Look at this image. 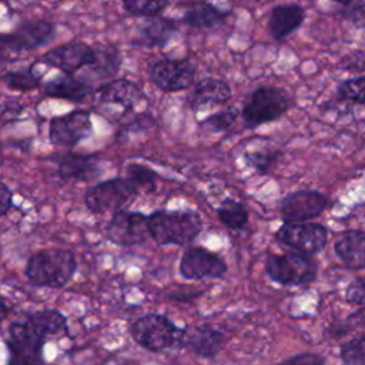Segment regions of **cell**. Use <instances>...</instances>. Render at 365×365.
I'll list each match as a JSON object with an SVG mask.
<instances>
[{"mask_svg":"<svg viewBox=\"0 0 365 365\" xmlns=\"http://www.w3.org/2000/svg\"><path fill=\"white\" fill-rule=\"evenodd\" d=\"M96 93L91 84L83 81L80 77L70 74H60L53 77L43 86V94L54 98H64L74 103H81Z\"/></svg>","mask_w":365,"mask_h":365,"instance_id":"cell-22","label":"cell"},{"mask_svg":"<svg viewBox=\"0 0 365 365\" xmlns=\"http://www.w3.org/2000/svg\"><path fill=\"white\" fill-rule=\"evenodd\" d=\"M121 66V54L115 46H96V60L88 70L94 80H108L114 77Z\"/></svg>","mask_w":365,"mask_h":365,"instance_id":"cell-25","label":"cell"},{"mask_svg":"<svg viewBox=\"0 0 365 365\" xmlns=\"http://www.w3.org/2000/svg\"><path fill=\"white\" fill-rule=\"evenodd\" d=\"M94 94L100 103L118 104L125 110L133 108L141 98H144L141 87L128 78H117L103 83Z\"/></svg>","mask_w":365,"mask_h":365,"instance_id":"cell-19","label":"cell"},{"mask_svg":"<svg viewBox=\"0 0 365 365\" xmlns=\"http://www.w3.org/2000/svg\"><path fill=\"white\" fill-rule=\"evenodd\" d=\"M130 332L140 346L153 352H160L177 344H182L185 329L178 328L165 315L145 314L131 324Z\"/></svg>","mask_w":365,"mask_h":365,"instance_id":"cell-5","label":"cell"},{"mask_svg":"<svg viewBox=\"0 0 365 365\" xmlns=\"http://www.w3.org/2000/svg\"><path fill=\"white\" fill-rule=\"evenodd\" d=\"M279 365H325V361L322 356L317 354H298L294 355L285 361H282Z\"/></svg>","mask_w":365,"mask_h":365,"instance_id":"cell-38","label":"cell"},{"mask_svg":"<svg viewBox=\"0 0 365 365\" xmlns=\"http://www.w3.org/2000/svg\"><path fill=\"white\" fill-rule=\"evenodd\" d=\"M93 133L91 115L87 110H73L67 114L53 117L48 124L51 144L71 148L84 141Z\"/></svg>","mask_w":365,"mask_h":365,"instance_id":"cell-12","label":"cell"},{"mask_svg":"<svg viewBox=\"0 0 365 365\" xmlns=\"http://www.w3.org/2000/svg\"><path fill=\"white\" fill-rule=\"evenodd\" d=\"M178 269L185 279L221 278L227 272V264L218 254L204 247H190L182 252Z\"/></svg>","mask_w":365,"mask_h":365,"instance_id":"cell-15","label":"cell"},{"mask_svg":"<svg viewBox=\"0 0 365 365\" xmlns=\"http://www.w3.org/2000/svg\"><path fill=\"white\" fill-rule=\"evenodd\" d=\"M56 34V24L47 20H27L10 33L1 34V48L11 53L33 51L48 44Z\"/></svg>","mask_w":365,"mask_h":365,"instance_id":"cell-11","label":"cell"},{"mask_svg":"<svg viewBox=\"0 0 365 365\" xmlns=\"http://www.w3.org/2000/svg\"><path fill=\"white\" fill-rule=\"evenodd\" d=\"M345 297L348 302L365 307V277L351 282L346 288Z\"/></svg>","mask_w":365,"mask_h":365,"instance_id":"cell-36","label":"cell"},{"mask_svg":"<svg viewBox=\"0 0 365 365\" xmlns=\"http://www.w3.org/2000/svg\"><path fill=\"white\" fill-rule=\"evenodd\" d=\"M180 23L175 19L155 16L148 17L138 27V41L147 47H164L178 33Z\"/></svg>","mask_w":365,"mask_h":365,"instance_id":"cell-23","label":"cell"},{"mask_svg":"<svg viewBox=\"0 0 365 365\" xmlns=\"http://www.w3.org/2000/svg\"><path fill=\"white\" fill-rule=\"evenodd\" d=\"M195 64L188 58H158L148 68L151 83L164 93H177L192 87Z\"/></svg>","mask_w":365,"mask_h":365,"instance_id":"cell-9","label":"cell"},{"mask_svg":"<svg viewBox=\"0 0 365 365\" xmlns=\"http://www.w3.org/2000/svg\"><path fill=\"white\" fill-rule=\"evenodd\" d=\"M279 150H265V151H247L242 154V158L248 167L255 170L258 174H268L281 157Z\"/></svg>","mask_w":365,"mask_h":365,"instance_id":"cell-30","label":"cell"},{"mask_svg":"<svg viewBox=\"0 0 365 365\" xmlns=\"http://www.w3.org/2000/svg\"><path fill=\"white\" fill-rule=\"evenodd\" d=\"M341 67L348 71H356V73L365 71V53L355 50L346 54L341 60Z\"/></svg>","mask_w":365,"mask_h":365,"instance_id":"cell-37","label":"cell"},{"mask_svg":"<svg viewBox=\"0 0 365 365\" xmlns=\"http://www.w3.org/2000/svg\"><path fill=\"white\" fill-rule=\"evenodd\" d=\"M335 255L351 269L365 268V231L349 230L335 240Z\"/></svg>","mask_w":365,"mask_h":365,"instance_id":"cell-21","label":"cell"},{"mask_svg":"<svg viewBox=\"0 0 365 365\" xmlns=\"http://www.w3.org/2000/svg\"><path fill=\"white\" fill-rule=\"evenodd\" d=\"M46 339V335L27 318L10 322L7 336V346L11 355L10 365H43Z\"/></svg>","mask_w":365,"mask_h":365,"instance_id":"cell-7","label":"cell"},{"mask_svg":"<svg viewBox=\"0 0 365 365\" xmlns=\"http://www.w3.org/2000/svg\"><path fill=\"white\" fill-rule=\"evenodd\" d=\"M325 194L314 190H298L285 195L279 202L284 222H308L328 208Z\"/></svg>","mask_w":365,"mask_h":365,"instance_id":"cell-13","label":"cell"},{"mask_svg":"<svg viewBox=\"0 0 365 365\" xmlns=\"http://www.w3.org/2000/svg\"><path fill=\"white\" fill-rule=\"evenodd\" d=\"M151 238L160 245L184 247L201 232L204 222L197 211L157 210L148 215Z\"/></svg>","mask_w":365,"mask_h":365,"instance_id":"cell-2","label":"cell"},{"mask_svg":"<svg viewBox=\"0 0 365 365\" xmlns=\"http://www.w3.org/2000/svg\"><path fill=\"white\" fill-rule=\"evenodd\" d=\"M215 211L218 220L231 231H241L248 225V211L241 201L227 197Z\"/></svg>","mask_w":365,"mask_h":365,"instance_id":"cell-26","label":"cell"},{"mask_svg":"<svg viewBox=\"0 0 365 365\" xmlns=\"http://www.w3.org/2000/svg\"><path fill=\"white\" fill-rule=\"evenodd\" d=\"M289 94L275 86H259L250 93L241 108L247 128H257L282 117L291 107Z\"/></svg>","mask_w":365,"mask_h":365,"instance_id":"cell-3","label":"cell"},{"mask_svg":"<svg viewBox=\"0 0 365 365\" xmlns=\"http://www.w3.org/2000/svg\"><path fill=\"white\" fill-rule=\"evenodd\" d=\"M140 190L128 177H115L91 185L84 195L87 208L94 214L120 212L124 211Z\"/></svg>","mask_w":365,"mask_h":365,"instance_id":"cell-6","label":"cell"},{"mask_svg":"<svg viewBox=\"0 0 365 365\" xmlns=\"http://www.w3.org/2000/svg\"><path fill=\"white\" fill-rule=\"evenodd\" d=\"M77 271V259L70 250L46 248L34 252L26 264L24 275L34 287L63 288Z\"/></svg>","mask_w":365,"mask_h":365,"instance_id":"cell-1","label":"cell"},{"mask_svg":"<svg viewBox=\"0 0 365 365\" xmlns=\"http://www.w3.org/2000/svg\"><path fill=\"white\" fill-rule=\"evenodd\" d=\"M127 174H128V178L135 184V187L140 191L144 190L145 192H153L157 187L158 174L153 168L144 164H138V163L128 164Z\"/></svg>","mask_w":365,"mask_h":365,"instance_id":"cell-31","label":"cell"},{"mask_svg":"<svg viewBox=\"0 0 365 365\" xmlns=\"http://www.w3.org/2000/svg\"><path fill=\"white\" fill-rule=\"evenodd\" d=\"M168 1H143V0H127L123 3V7L127 13L140 17H155L165 7H168Z\"/></svg>","mask_w":365,"mask_h":365,"instance_id":"cell-34","label":"cell"},{"mask_svg":"<svg viewBox=\"0 0 365 365\" xmlns=\"http://www.w3.org/2000/svg\"><path fill=\"white\" fill-rule=\"evenodd\" d=\"M341 359L346 365H365V334H361L341 346Z\"/></svg>","mask_w":365,"mask_h":365,"instance_id":"cell-33","label":"cell"},{"mask_svg":"<svg viewBox=\"0 0 365 365\" xmlns=\"http://www.w3.org/2000/svg\"><path fill=\"white\" fill-rule=\"evenodd\" d=\"M106 237L120 247H135L151 238L148 215L137 211H120L106 225Z\"/></svg>","mask_w":365,"mask_h":365,"instance_id":"cell-10","label":"cell"},{"mask_svg":"<svg viewBox=\"0 0 365 365\" xmlns=\"http://www.w3.org/2000/svg\"><path fill=\"white\" fill-rule=\"evenodd\" d=\"M11 204H13V192L7 187L6 182H1L0 184V205H1L0 214H1V217H4L10 211Z\"/></svg>","mask_w":365,"mask_h":365,"instance_id":"cell-39","label":"cell"},{"mask_svg":"<svg viewBox=\"0 0 365 365\" xmlns=\"http://www.w3.org/2000/svg\"><path fill=\"white\" fill-rule=\"evenodd\" d=\"M238 115H240V110L234 106H228L201 120L200 128L208 134L224 133L237 121Z\"/></svg>","mask_w":365,"mask_h":365,"instance_id":"cell-28","label":"cell"},{"mask_svg":"<svg viewBox=\"0 0 365 365\" xmlns=\"http://www.w3.org/2000/svg\"><path fill=\"white\" fill-rule=\"evenodd\" d=\"M349 321L354 322V325H358V327H365V308L354 312L351 317H349Z\"/></svg>","mask_w":365,"mask_h":365,"instance_id":"cell-40","label":"cell"},{"mask_svg":"<svg viewBox=\"0 0 365 365\" xmlns=\"http://www.w3.org/2000/svg\"><path fill=\"white\" fill-rule=\"evenodd\" d=\"M231 10H221L212 3H195L181 17L182 24L195 30H210L221 26Z\"/></svg>","mask_w":365,"mask_h":365,"instance_id":"cell-24","label":"cell"},{"mask_svg":"<svg viewBox=\"0 0 365 365\" xmlns=\"http://www.w3.org/2000/svg\"><path fill=\"white\" fill-rule=\"evenodd\" d=\"M1 80L4 86L10 90L29 91L40 86L41 76L36 74L34 70L30 67L27 70H9L1 76Z\"/></svg>","mask_w":365,"mask_h":365,"instance_id":"cell-29","label":"cell"},{"mask_svg":"<svg viewBox=\"0 0 365 365\" xmlns=\"http://www.w3.org/2000/svg\"><path fill=\"white\" fill-rule=\"evenodd\" d=\"M231 98V87L227 81L215 77L201 78L188 96L190 107L194 111L222 106Z\"/></svg>","mask_w":365,"mask_h":365,"instance_id":"cell-17","label":"cell"},{"mask_svg":"<svg viewBox=\"0 0 365 365\" xmlns=\"http://www.w3.org/2000/svg\"><path fill=\"white\" fill-rule=\"evenodd\" d=\"M305 20V9L297 3L277 4L268 14V31L274 40H284Z\"/></svg>","mask_w":365,"mask_h":365,"instance_id":"cell-18","label":"cell"},{"mask_svg":"<svg viewBox=\"0 0 365 365\" xmlns=\"http://www.w3.org/2000/svg\"><path fill=\"white\" fill-rule=\"evenodd\" d=\"M264 271L277 284L302 287L317 278L318 265L309 255L287 251L284 254H269L264 262Z\"/></svg>","mask_w":365,"mask_h":365,"instance_id":"cell-4","label":"cell"},{"mask_svg":"<svg viewBox=\"0 0 365 365\" xmlns=\"http://www.w3.org/2000/svg\"><path fill=\"white\" fill-rule=\"evenodd\" d=\"M46 338L67 334V318L57 309H40L27 315Z\"/></svg>","mask_w":365,"mask_h":365,"instance_id":"cell-27","label":"cell"},{"mask_svg":"<svg viewBox=\"0 0 365 365\" xmlns=\"http://www.w3.org/2000/svg\"><path fill=\"white\" fill-rule=\"evenodd\" d=\"M336 96L341 100L364 104L365 103V76L352 77L341 81L336 87Z\"/></svg>","mask_w":365,"mask_h":365,"instance_id":"cell-32","label":"cell"},{"mask_svg":"<svg viewBox=\"0 0 365 365\" xmlns=\"http://www.w3.org/2000/svg\"><path fill=\"white\" fill-rule=\"evenodd\" d=\"M227 335L207 325H197L185 329L182 344L187 345L195 355L210 359L214 358L225 345Z\"/></svg>","mask_w":365,"mask_h":365,"instance_id":"cell-20","label":"cell"},{"mask_svg":"<svg viewBox=\"0 0 365 365\" xmlns=\"http://www.w3.org/2000/svg\"><path fill=\"white\" fill-rule=\"evenodd\" d=\"M57 175L64 181L90 182L103 173L100 161L96 155L66 153L56 157Z\"/></svg>","mask_w":365,"mask_h":365,"instance_id":"cell-16","label":"cell"},{"mask_svg":"<svg viewBox=\"0 0 365 365\" xmlns=\"http://www.w3.org/2000/svg\"><path fill=\"white\" fill-rule=\"evenodd\" d=\"M338 14L348 20L356 29H365V3L364 1H345L339 3Z\"/></svg>","mask_w":365,"mask_h":365,"instance_id":"cell-35","label":"cell"},{"mask_svg":"<svg viewBox=\"0 0 365 365\" xmlns=\"http://www.w3.org/2000/svg\"><path fill=\"white\" fill-rule=\"evenodd\" d=\"M278 242L292 251L315 255L321 252L328 242V230L319 222H284L275 231Z\"/></svg>","mask_w":365,"mask_h":365,"instance_id":"cell-8","label":"cell"},{"mask_svg":"<svg viewBox=\"0 0 365 365\" xmlns=\"http://www.w3.org/2000/svg\"><path fill=\"white\" fill-rule=\"evenodd\" d=\"M96 60V47L83 41H71L46 51L40 61L58 68L63 74L73 76L83 67H88Z\"/></svg>","mask_w":365,"mask_h":365,"instance_id":"cell-14","label":"cell"}]
</instances>
